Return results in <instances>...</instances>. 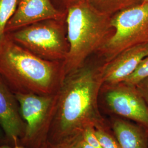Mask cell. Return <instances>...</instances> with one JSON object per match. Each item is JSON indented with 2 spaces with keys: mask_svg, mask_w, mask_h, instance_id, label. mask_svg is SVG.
<instances>
[{
  "mask_svg": "<svg viewBox=\"0 0 148 148\" xmlns=\"http://www.w3.org/2000/svg\"><path fill=\"white\" fill-rule=\"evenodd\" d=\"M103 81L99 68L85 65L66 75L57 93L48 142H56L86 127L110 125L101 115L99 99Z\"/></svg>",
  "mask_w": 148,
  "mask_h": 148,
  "instance_id": "cell-1",
  "label": "cell"
},
{
  "mask_svg": "<svg viewBox=\"0 0 148 148\" xmlns=\"http://www.w3.org/2000/svg\"><path fill=\"white\" fill-rule=\"evenodd\" d=\"M64 78L63 62L38 57L7 34L0 40V79L14 93L56 95Z\"/></svg>",
  "mask_w": 148,
  "mask_h": 148,
  "instance_id": "cell-2",
  "label": "cell"
},
{
  "mask_svg": "<svg viewBox=\"0 0 148 148\" xmlns=\"http://www.w3.org/2000/svg\"><path fill=\"white\" fill-rule=\"evenodd\" d=\"M111 16L101 13L87 0H80L68 8L65 16L69 51L63 62L65 77L84 65L114 32Z\"/></svg>",
  "mask_w": 148,
  "mask_h": 148,
  "instance_id": "cell-3",
  "label": "cell"
},
{
  "mask_svg": "<svg viewBox=\"0 0 148 148\" xmlns=\"http://www.w3.org/2000/svg\"><path fill=\"white\" fill-rule=\"evenodd\" d=\"M7 34L22 47L48 61L63 62L69 51L65 18L37 22Z\"/></svg>",
  "mask_w": 148,
  "mask_h": 148,
  "instance_id": "cell-4",
  "label": "cell"
},
{
  "mask_svg": "<svg viewBox=\"0 0 148 148\" xmlns=\"http://www.w3.org/2000/svg\"><path fill=\"white\" fill-rule=\"evenodd\" d=\"M111 23L114 32L98 51L105 62L126 49L148 43V2L117 12Z\"/></svg>",
  "mask_w": 148,
  "mask_h": 148,
  "instance_id": "cell-5",
  "label": "cell"
},
{
  "mask_svg": "<svg viewBox=\"0 0 148 148\" xmlns=\"http://www.w3.org/2000/svg\"><path fill=\"white\" fill-rule=\"evenodd\" d=\"M14 94L25 123V133L19 144L25 148H42L47 143L56 110L57 93Z\"/></svg>",
  "mask_w": 148,
  "mask_h": 148,
  "instance_id": "cell-6",
  "label": "cell"
},
{
  "mask_svg": "<svg viewBox=\"0 0 148 148\" xmlns=\"http://www.w3.org/2000/svg\"><path fill=\"white\" fill-rule=\"evenodd\" d=\"M104 109L110 116L135 122L148 132V108L134 85L121 82L101 88Z\"/></svg>",
  "mask_w": 148,
  "mask_h": 148,
  "instance_id": "cell-7",
  "label": "cell"
},
{
  "mask_svg": "<svg viewBox=\"0 0 148 148\" xmlns=\"http://www.w3.org/2000/svg\"><path fill=\"white\" fill-rule=\"evenodd\" d=\"M66 14L58 10L51 0H18L16 11L5 28V34L37 22L65 19Z\"/></svg>",
  "mask_w": 148,
  "mask_h": 148,
  "instance_id": "cell-8",
  "label": "cell"
},
{
  "mask_svg": "<svg viewBox=\"0 0 148 148\" xmlns=\"http://www.w3.org/2000/svg\"><path fill=\"white\" fill-rule=\"evenodd\" d=\"M0 128L4 134L5 143L11 145L19 144L25 131V123L15 94L1 79Z\"/></svg>",
  "mask_w": 148,
  "mask_h": 148,
  "instance_id": "cell-9",
  "label": "cell"
},
{
  "mask_svg": "<svg viewBox=\"0 0 148 148\" xmlns=\"http://www.w3.org/2000/svg\"><path fill=\"white\" fill-rule=\"evenodd\" d=\"M148 56V43L129 48L99 68L103 84L112 85L125 81Z\"/></svg>",
  "mask_w": 148,
  "mask_h": 148,
  "instance_id": "cell-10",
  "label": "cell"
},
{
  "mask_svg": "<svg viewBox=\"0 0 148 148\" xmlns=\"http://www.w3.org/2000/svg\"><path fill=\"white\" fill-rule=\"evenodd\" d=\"M109 124L121 148H148V132L133 122L111 116Z\"/></svg>",
  "mask_w": 148,
  "mask_h": 148,
  "instance_id": "cell-11",
  "label": "cell"
},
{
  "mask_svg": "<svg viewBox=\"0 0 148 148\" xmlns=\"http://www.w3.org/2000/svg\"><path fill=\"white\" fill-rule=\"evenodd\" d=\"M97 10L111 16L112 13L143 3L144 0H87Z\"/></svg>",
  "mask_w": 148,
  "mask_h": 148,
  "instance_id": "cell-12",
  "label": "cell"
},
{
  "mask_svg": "<svg viewBox=\"0 0 148 148\" xmlns=\"http://www.w3.org/2000/svg\"><path fill=\"white\" fill-rule=\"evenodd\" d=\"M18 0H0V40L5 35V28L16 11Z\"/></svg>",
  "mask_w": 148,
  "mask_h": 148,
  "instance_id": "cell-13",
  "label": "cell"
},
{
  "mask_svg": "<svg viewBox=\"0 0 148 148\" xmlns=\"http://www.w3.org/2000/svg\"><path fill=\"white\" fill-rule=\"evenodd\" d=\"M83 132L76 133L56 142H47L48 148H82Z\"/></svg>",
  "mask_w": 148,
  "mask_h": 148,
  "instance_id": "cell-14",
  "label": "cell"
},
{
  "mask_svg": "<svg viewBox=\"0 0 148 148\" xmlns=\"http://www.w3.org/2000/svg\"><path fill=\"white\" fill-rule=\"evenodd\" d=\"M102 148H121L111 130L110 126L95 129Z\"/></svg>",
  "mask_w": 148,
  "mask_h": 148,
  "instance_id": "cell-15",
  "label": "cell"
},
{
  "mask_svg": "<svg viewBox=\"0 0 148 148\" xmlns=\"http://www.w3.org/2000/svg\"><path fill=\"white\" fill-rule=\"evenodd\" d=\"M147 76H148V56L143 59L133 74L124 82L135 86Z\"/></svg>",
  "mask_w": 148,
  "mask_h": 148,
  "instance_id": "cell-16",
  "label": "cell"
},
{
  "mask_svg": "<svg viewBox=\"0 0 148 148\" xmlns=\"http://www.w3.org/2000/svg\"><path fill=\"white\" fill-rule=\"evenodd\" d=\"M83 140L95 148H102L98 137L93 127H87L83 131Z\"/></svg>",
  "mask_w": 148,
  "mask_h": 148,
  "instance_id": "cell-17",
  "label": "cell"
},
{
  "mask_svg": "<svg viewBox=\"0 0 148 148\" xmlns=\"http://www.w3.org/2000/svg\"><path fill=\"white\" fill-rule=\"evenodd\" d=\"M135 86L148 108V76L142 79Z\"/></svg>",
  "mask_w": 148,
  "mask_h": 148,
  "instance_id": "cell-18",
  "label": "cell"
},
{
  "mask_svg": "<svg viewBox=\"0 0 148 148\" xmlns=\"http://www.w3.org/2000/svg\"><path fill=\"white\" fill-rule=\"evenodd\" d=\"M0 148H25L21 146V145L17 144L14 145H11L5 143H0ZM41 148H48L47 143L43 145Z\"/></svg>",
  "mask_w": 148,
  "mask_h": 148,
  "instance_id": "cell-19",
  "label": "cell"
},
{
  "mask_svg": "<svg viewBox=\"0 0 148 148\" xmlns=\"http://www.w3.org/2000/svg\"><path fill=\"white\" fill-rule=\"evenodd\" d=\"M64 2L65 3V4L66 5V6H68V8L69 7L70 5H73L74 3L80 1V0H63Z\"/></svg>",
  "mask_w": 148,
  "mask_h": 148,
  "instance_id": "cell-20",
  "label": "cell"
},
{
  "mask_svg": "<svg viewBox=\"0 0 148 148\" xmlns=\"http://www.w3.org/2000/svg\"><path fill=\"white\" fill-rule=\"evenodd\" d=\"M0 143H5L4 134L0 128Z\"/></svg>",
  "mask_w": 148,
  "mask_h": 148,
  "instance_id": "cell-21",
  "label": "cell"
},
{
  "mask_svg": "<svg viewBox=\"0 0 148 148\" xmlns=\"http://www.w3.org/2000/svg\"><path fill=\"white\" fill-rule=\"evenodd\" d=\"M82 148H95L89 145L88 144H87V143H85L83 140V143H82Z\"/></svg>",
  "mask_w": 148,
  "mask_h": 148,
  "instance_id": "cell-22",
  "label": "cell"
},
{
  "mask_svg": "<svg viewBox=\"0 0 148 148\" xmlns=\"http://www.w3.org/2000/svg\"><path fill=\"white\" fill-rule=\"evenodd\" d=\"M147 2H148V0H144L143 3H147Z\"/></svg>",
  "mask_w": 148,
  "mask_h": 148,
  "instance_id": "cell-23",
  "label": "cell"
}]
</instances>
